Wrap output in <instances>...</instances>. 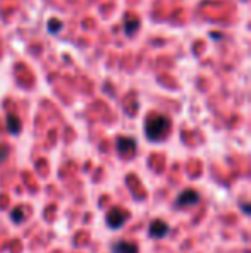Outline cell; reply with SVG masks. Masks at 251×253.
<instances>
[{
    "mask_svg": "<svg viewBox=\"0 0 251 253\" xmlns=\"http://www.w3.org/2000/svg\"><path fill=\"white\" fill-rule=\"evenodd\" d=\"M112 253H140L136 243H131V241H115L110 247Z\"/></svg>",
    "mask_w": 251,
    "mask_h": 253,
    "instance_id": "6",
    "label": "cell"
},
{
    "mask_svg": "<svg viewBox=\"0 0 251 253\" xmlns=\"http://www.w3.org/2000/svg\"><path fill=\"white\" fill-rule=\"evenodd\" d=\"M243 212H245V213H250V205H248V203H245V205H243Z\"/></svg>",
    "mask_w": 251,
    "mask_h": 253,
    "instance_id": "12",
    "label": "cell"
},
{
    "mask_svg": "<svg viewBox=\"0 0 251 253\" xmlns=\"http://www.w3.org/2000/svg\"><path fill=\"white\" fill-rule=\"evenodd\" d=\"M138 26H140V21H138V17H134V16H127L126 17V33L127 35L136 33Z\"/></svg>",
    "mask_w": 251,
    "mask_h": 253,
    "instance_id": "9",
    "label": "cell"
},
{
    "mask_svg": "<svg viewBox=\"0 0 251 253\" xmlns=\"http://www.w3.org/2000/svg\"><path fill=\"white\" fill-rule=\"evenodd\" d=\"M200 203V193L194 190H184L176 200V207H193Z\"/></svg>",
    "mask_w": 251,
    "mask_h": 253,
    "instance_id": "4",
    "label": "cell"
},
{
    "mask_svg": "<svg viewBox=\"0 0 251 253\" xmlns=\"http://www.w3.org/2000/svg\"><path fill=\"white\" fill-rule=\"evenodd\" d=\"M171 133V119L164 114H151L144 124V134L150 141H162Z\"/></svg>",
    "mask_w": 251,
    "mask_h": 253,
    "instance_id": "1",
    "label": "cell"
},
{
    "mask_svg": "<svg viewBox=\"0 0 251 253\" xmlns=\"http://www.w3.org/2000/svg\"><path fill=\"white\" fill-rule=\"evenodd\" d=\"M61 28H62V24L61 23H57V21H50V31H52V33H57V31L59 30H61Z\"/></svg>",
    "mask_w": 251,
    "mask_h": 253,
    "instance_id": "10",
    "label": "cell"
},
{
    "mask_svg": "<svg viewBox=\"0 0 251 253\" xmlns=\"http://www.w3.org/2000/svg\"><path fill=\"white\" fill-rule=\"evenodd\" d=\"M10 219L16 224L24 222V219H26V210H24V207H16V209L10 210Z\"/></svg>",
    "mask_w": 251,
    "mask_h": 253,
    "instance_id": "8",
    "label": "cell"
},
{
    "mask_svg": "<svg viewBox=\"0 0 251 253\" xmlns=\"http://www.w3.org/2000/svg\"><path fill=\"white\" fill-rule=\"evenodd\" d=\"M5 153H7V147H0V162L7 157Z\"/></svg>",
    "mask_w": 251,
    "mask_h": 253,
    "instance_id": "11",
    "label": "cell"
},
{
    "mask_svg": "<svg viewBox=\"0 0 251 253\" xmlns=\"http://www.w3.org/2000/svg\"><path fill=\"white\" fill-rule=\"evenodd\" d=\"M115 147L122 157H133L136 153V140L131 136H119L115 141Z\"/></svg>",
    "mask_w": 251,
    "mask_h": 253,
    "instance_id": "3",
    "label": "cell"
},
{
    "mask_svg": "<svg viewBox=\"0 0 251 253\" xmlns=\"http://www.w3.org/2000/svg\"><path fill=\"white\" fill-rule=\"evenodd\" d=\"M5 124H7V129H9V133L12 134H19L21 133V121L19 117L16 116V114H9L5 119Z\"/></svg>",
    "mask_w": 251,
    "mask_h": 253,
    "instance_id": "7",
    "label": "cell"
},
{
    "mask_svg": "<svg viewBox=\"0 0 251 253\" xmlns=\"http://www.w3.org/2000/svg\"><path fill=\"white\" fill-rule=\"evenodd\" d=\"M167 233H169V226L160 219L153 220V222L150 224V227H148V234H150V238H153V240H162Z\"/></svg>",
    "mask_w": 251,
    "mask_h": 253,
    "instance_id": "5",
    "label": "cell"
},
{
    "mask_svg": "<svg viewBox=\"0 0 251 253\" xmlns=\"http://www.w3.org/2000/svg\"><path fill=\"white\" fill-rule=\"evenodd\" d=\"M127 219H129V212H126L124 209H119V207H114L107 213V226L110 229H121Z\"/></svg>",
    "mask_w": 251,
    "mask_h": 253,
    "instance_id": "2",
    "label": "cell"
}]
</instances>
